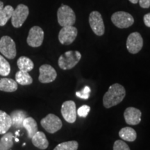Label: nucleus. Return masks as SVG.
I'll return each instance as SVG.
<instances>
[{"mask_svg":"<svg viewBox=\"0 0 150 150\" xmlns=\"http://www.w3.org/2000/svg\"><path fill=\"white\" fill-rule=\"evenodd\" d=\"M125 95L126 91L122 86L119 83L112 84L104 95L103 104L105 108H111L122 102Z\"/></svg>","mask_w":150,"mask_h":150,"instance_id":"1","label":"nucleus"},{"mask_svg":"<svg viewBox=\"0 0 150 150\" xmlns=\"http://www.w3.org/2000/svg\"><path fill=\"white\" fill-rule=\"evenodd\" d=\"M81 59V54L78 51H68L60 56L59 66L62 70H70L76 66Z\"/></svg>","mask_w":150,"mask_h":150,"instance_id":"2","label":"nucleus"},{"mask_svg":"<svg viewBox=\"0 0 150 150\" xmlns=\"http://www.w3.org/2000/svg\"><path fill=\"white\" fill-rule=\"evenodd\" d=\"M59 24L62 27L73 26L76 22V16L74 11L69 6L62 5L57 12Z\"/></svg>","mask_w":150,"mask_h":150,"instance_id":"3","label":"nucleus"},{"mask_svg":"<svg viewBox=\"0 0 150 150\" xmlns=\"http://www.w3.org/2000/svg\"><path fill=\"white\" fill-rule=\"evenodd\" d=\"M40 125L45 130L50 134H54L61 129L63 123L61 119L54 114H48L46 117L42 118Z\"/></svg>","mask_w":150,"mask_h":150,"instance_id":"4","label":"nucleus"},{"mask_svg":"<svg viewBox=\"0 0 150 150\" xmlns=\"http://www.w3.org/2000/svg\"><path fill=\"white\" fill-rule=\"evenodd\" d=\"M111 21L117 28L126 29L133 25L134 23V19L129 13L117 11L112 15Z\"/></svg>","mask_w":150,"mask_h":150,"instance_id":"5","label":"nucleus"},{"mask_svg":"<svg viewBox=\"0 0 150 150\" xmlns=\"http://www.w3.org/2000/svg\"><path fill=\"white\" fill-rule=\"evenodd\" d=\"M0 52L8 59H13L16 56V45L14 40L8 35L0 39Z\"/></svg>","mask_w":150,"mask_h":150,"instance_id":"6","label":"nucleus"},{"mask_svg":"<svg viewBox=\"0 0 150 150\" xmlns=\"http://www.w3.org/2000/svg\"><path fill=\"white\" fill-rule=\"evenodd\" d=\"M29 14V10L27 6L24 4H19L16 8L14 9L11 17V22L15 28H20L22 26L25 20H27Z\"/></svg>","mask_w":150,"mask_h":150,"instance_id":"7","label":"nucleus"},{"mask_svg":"<svg viewBox=\"0 0 150 150\" xmlns=\"http://www.w3.org/2000/svg\"><path fill=\"white\" fill-rule=\"evenodd\" d=\"M89 24L92 30L97 35L104 34L105 27L102 15L98 11H93L89 16Z\"/></svg>","mask_w":150,"mask_h":150,"instance_id":"8","label":"nucleus"},{"mask_svg":"<svg viewBox=\"0 0 150 150\" xmlns=\"http://www.w3.org/2000/svg\"><path fill=\"white\" fill-rule=\"evenodd\" d=\"M78 31L74 26L63 27L59 34V42L64 45H69L74 42L77 36Z\"/></svg>","mask_w":150,"mask_h":150,"instance_id":"9","label":"nucleus"},{"mask_svg":"<svg viewBox=\"0 0 150 150\" xmlns=\"http://www.w3.org/2000/svg\"><path fill=\"white\" fill-rule=\"evenodd\" d=\"M44 40V31L42 28L34 26L29 30L27 42L32 47H38L42 44Z\"/></svg>","mask_w":150,"mask_h":150,"instance_id":"10","label":"nucleus"},{"mask_svg":"<svg viewBox=\"0 0 150 150\" xmlns=\"http://www.w3.org/2000/svg\"><path fill=\"white\" fill-rule=\"evenodd\" d=\"M143 46V39L138 32L131 33L127 38V48L129 53H138Z\"/></svg>","mask_w":150,"mask_h":150,"instance_id":"11","label":"nucleus"},{"mask_svg":"<svg viewBox=\"0 0 150 150\" xmlns=\"http://www.w3.org/2000/svg\"><path fill=\"white\" fill-rule=\"evenodd\" d=\"M61 114L65 120L68 123L72 124L76 119V104L73 101H66L62 104Z\"/></svg>","mask_w":150,"mask_h":150,"instance_id":"12","label":"nucleus"},{"mask_svg":"<svg viewBox=\"0 0 150 150\" xmlns=\"http://www.w3.org/2000/svg\"><path fill=\"white\" fill-rule=\"evenodd\" d=\"M39 81L42 83H49L53 82L56 79L57 73L55 69L50 65L45 64L41 65L39 68Z\"/></svg>","mask_w":150,"mask_h":150,"instance_id":"13","label":"nucleus"},{"mask_svg":"<svg viewBox=\"0 0 150 150\" xmlns=\"http://www.w3.org/2000/svg\"><path fill=\"white\" fill-rule=\"evenodd\" d=\"M142 112L139 109L134 107H129L124 112L125 122L129 125H137L141 121Z\"/></svg>","mask_w":150,"mask_h":150,"instance_id":"14","label":"nucleus"},{"mask_svg":"<svg viewBox=\"0 0 150 150\" xmlns=\"http://www.w3.org/2000/svg\"><path fill=\"white\" fill-rule=\"evenodd\" d=\"M12 126L20 129L23 127V121L28 117L27 112L23 110H15L11 113Z\"/></svg>","mask_w":150,"mask_h":150,"instance_id":"15","label":"nucleus"},{"mask_svg":"<svg viewBox=\"0 0 150 150\" xmlns=\"http://www.w3.org/2000/svg\"><path fill=\"white\" fill-rule=\"evenodd\" d=\"M33 145L40 149H46L49 146V142L45 134L42 131H38L34 136L31 138Z\"/></svg>","mask_w":150,"mask_h":150,"instance_id":"16","label":"nucleus"},{"mask_svg":"<svg viewBox=\"0 0 150 150\" xmlns=\"http://www.w3.org/2000/svg\"><path fill=\"white\" fill-rule=\"evenodd\" d=\"M12 126V120L10 115L0 110V134H4Z\"/></svg>","mask_w":150,"mask_h":150,"instance_id":"17","label":"nucleus"},{"mask_svg":"<svg viewBox=\"0 0 150 150\" xmlns=\"http://www.w3.org/2000/svg\"><path fill=\"white\" fill-rule=\"evenodd\" d=\"M18 89V83L12 79L2 78L0 79V91L7 93L15 92Z\"/></svg>","mask_w":150,"mask_h":150,"instance_id":"18","label":"nucleus"},{"mask_svg":"<svg viewBox=\"0 0 150 150\" xmlns=\"http://www.w3.org/2000/svg\"><path fill=\"white\" fill-rule=\"evenodd\" d=\"M23 128L27 131L28 138H31L38 131V125L36 121L33 117H27L23 121Z\"/></svg>","mask_w":150,"mask_h":150,"instance_id":"19","label":"nucleus"},{"mask_svg":"<svg viewBox=\"0 0 150 150\" xmlns=\"http://www.w3.org/2000/svg\"><path fill=\"white\" fill-rule=\"evenodd\" d=\"M119 136L123 140L134 142L137 138V134L136 131L131 127H124L120 131Z\"/></svg>","mask_w":150,"mask_h":150,"instance_id":"20","label":"nucleus"},{"mask_svg":"<svg viewBox=\"0 0 150 150\" xmlns=\"http://www.w3.org/2000/svg\"><path fill=\"white\" fill-rule=\"evenodd\" d=\"M13 134L6 132L0 138V150H9L13 145Z\"/></svg>","mask_w":150,"mask_h":150,"instance_id":"21","label":"nucleus"},{"mask_svg":"<svg viewBox=\"0 0 150 150\" xmlns=\"http://www.w3.org/2000/svg\"><path fill=\"white\" fill-rule=\"evenodd\" d=\"M18 68L20 70L24 71V72H29L31 71L34 67V64L33 61L29 58L27 56H21L20 57L17 61Z\"/></svg>","mask_w":150,"mask_h":150,"instance_id":"22","label":"nucleus"},{"mask_svg":"<svg viewBox=\"0 0 150 150\" xmlns=\"http://www.w3.org/2000/svg\"><path fill=\"white\" fill-rule=\"evenodd\" d=\"M16 82L22 86L30 85L33 83V79L30 76L29 72L19 70L16 74Z\"/></svg>","mask_w":150,"mask_h":150,"instance_id":"23","label":"nucleus"},{"mask_svg":"<svg viewBox=\"0 0 150 150\" xmlns=\"http://www.w3.org/2000/svg\"><path fill=\"white\" fill-rule=\"evenodd\" d=\"M14 8L10 5L4 6L2 10L0 11V26L3 27L6 25L9 19L12 17Z\"/></svg>","mask_w":150,"mask_h":150,"instance_id":"24","label":"nucleus"},{"mask_svg":"<svg viewBox=\"0 0 150 150\" xmlns=\"http://www.w3.org/2000/svg\"><path fill=\"white\" fill-rule=\"evenodd\" d=\"M78 147V142L72 140V141L61 142L56 146L54 150H77Z\"/></svg>","mask_w":150,"mask_h":150,"instance_id":"25","label":"nucleus"},{"mask_svg":"<svg viewBox=\"0 0 150 150\" xmlns=\"http://www.w3.org/2000/svg\"><path fill=\"white\" fill-rule=\"evenodd\" d=\"M11 66L4 56L0 55V75L6 76L10 74Z\"/></svg>","mask_w":150,"mask_h":150,"instance_id":"26","label":"nucleus"},{"mask_svg":"<svg viewBox=\"0 0 150 150\" xmlns=\"http://www.w3.org/2000/svg\"><path fill=\"white\" fill-rule=\"evenodd\" d=\"M91 92V88H90L89 86H86L84 88H83V89L81 90V91L76 92V96L79 97L81 99H88L90 97Z\"/></svg>","mask_w":150,"mask_h":150,"instance_id":"27","label":"nucleus"},{"mask_svg":"<svg viewBox=\"0 0 150 150\" xmlns=\"http://www.w3.org/2000/svg\"><path fill=\"white\" fill-rule=\"evenodd\" d=\"M90 110H91V107L88 105H83L81 107L78 108L76 110V113L81 117H86L87 115H88Z\"/></svg>","mask_w":150,"mask_h":150,"instance_id":"28","label":"nucleus"},{"mask_svg":"<svg viewBox=\"0 0 150 150\" xmlns=\"http://www.w3.org/2000/svg\"><path fill=\"white\" fill-rule=\"evenodd\" d=\"M113 150H130V148L123 140H118L114 142Z\"/></svg>","mask_w":150,"mask_h":150,"instance_id":"29","label":"nucleus"},{"mask_svg":"<svg viewBox=\"0 0 150 150\" xmlns=\"http://www.w3.org/2000/svg\"><path fill=\"white\" fill-rule=\"evenodd\" d=\"M140 7L143 8H148L150 7V0H138Z\"/></svg>","mask_w":150,"mask_h":150,"instance_id":"30","label":"nucleus"},{"mask_svg":"<svg viewBox=\"0 0 150 150\" xmlns=\"http://www.w3.org/2000/svg\"><path fill=\"white\" fill-rule=\"evenodd\" d=\"M144 23L147 27H150V13L144 16Z\"/></svg>","mask_w":150,"mask_h":150,"instance_id":"31","label":"nucleus"},{"mask_svg":"<svg viewBox=\"0 0 150 150\" xmlns=\"http://www.w3.org/2000/svg\"><path fill=\"white\" fill-rule=\"evenodd\" d=\"M4 3L2 2V1H0V11L2 10V8H4Z\"/></svg>","mask_w":150,"mask_h":150,"instance_id":"32","label":"nucleus"},{"mask_svg":"<svg viewBox=\"0 0 150 150\" xmlns=\"http://www.w3.org/2000/svg\"><path fill=\"white\" fill-rule=\"evenodd\" d=\"M129 1L131 2L132 4H136L138 2V0H129Z\"/></svg>","mask_w":150,"mask_h":150,"instance_id":"33","label":"nucleus"}]
</instances>
